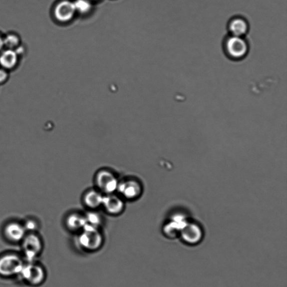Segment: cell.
I'll list each match as a JSON object with an SVG mask.
<instances>
[{
  "instance_id": "1",
  "label": "cell",
  "mask_w": 287,
  "mask_h": 287,
  "mask_svg": "<svg viewBox=\"0 0 287 287\" xmlns=\"http://www.w3.org/2000/svg\"><path fill=\"white\" fill-rule=\"evenodd\" d=\"M25 261L20 252L8 250L0 254V278L4 280L17 279Z\"/></svg>"
},
{
  "instance_id": "2",
  "label": "cell",
  "mask_w": 287,
  "mask_h": 287,
  "mask_svg": "<svg viewBox=\"0 0 287 287\" xmlns=\"http://www.w3.org/2000/svg\"><path fill=\"white\" fill-rule=\"evenodd\" d=\"M47 271L38 261L26 262L17 279L30 287L42 286L47 279Z\"/></svg>"
},
{
  "instance_id": "3",
  "label": "cell",
  "mask_w": 287,
  "mask_h": 287,
  "mask_svg": "<svg viewBox=\"0 0 287 287\" xmlns=\"http://www.w3.org/2000/svg\"><path fill=\"white\" fill-rule=\"evenodd\" d=\"M19 246L20 253L26 262L38 261L44 248L43 239L39 232H28Z\"/></svg>"
},
{
  "instance_id": "4",
  "label": "cell",
  "mask_w": 287,
  "mask_h": 287,
  "mask_svg": "<svg viewBox=\"0 0 287 287\" xmlns=\"http://www.w3.org/2000/svg\"><path fill=\"white\" fill-rule=\"evenodd\" d=\"M223 48L230 60L239 61L247 56L249 46L244 37L229 34L223 40Z\"/></svg>"
},
{
  "instance_id": "5",
  "label": "cell",
  "mask_w": 287,
  "mask_h": 287,
  "mask_svg": "<svg viewBox=\"0 0 287 287\" xmlns=\"http://www.w3.org/2000/svg\"><path fill=\"white\" fill-rule=\"evenodd\" d=\"M77 241L84 251L95 252L102 247L103 237L98 228L86 225L79 232Z\"/></svg>"
},
{
  "instance_id": "6",
  "label": "cell",
  "mask_w": 287,
  "mask_h": 287,
  "mask_svg": "<svg viewBox=\"0 0 287 287\" xmlns=\"http://www.w3.org/2000/svg\"><path fill=\"white\" fill-rule=\"evenodd\" d=\"M119 180L111 170H99L95 177V183L97 189L104 195L115 193L117 190Z\"/></svg>"
},
{
  "instance_id": "7",
  "label": "cell",
  "mask_w": 287,
  "mask_h": 287,
  "mask_svg": "<svg viewBox=\"0 0 287 287\" xmlns=\"http://www.w3.org/2000/svg\"><path fill=\"white\" fill-rule=\"evenodd\" d=\"M26 234L23 223L16 220L6 223L2 230L4 240L7 243L13 245H19Z\"/></svg>"
},
{
  "instance_id": "8",
  "label": "cell",
  "mask_w": 287,
  "mask_h": 287,
  "mask_svg": "<svg viewBox=\"0 0 287 287\" xmlns=\"http://www.w3.org/2000/svg\"><path fill=\"white\" fill-rule=\"evenodd\" d=\"M117 191L123 199L134 200L142 194L143 186L138 180L127 178L119 181Z\"/></svg>"
},
{
  "instance_id": "9",
  "label": "cell",
  "mask_w": 287,
  "mask_h": 287,
  "mask_svg": "<svg viewBox=\"0 0 287 287\" xmlns=\"http://www.w3.org/2000/svg\"><path fill=\"white\" fill-rule=\"evenodd\" d=\"M204 232L200 226L191 224L185 225L181 230L179 238L182 242L189 247H195L201 244L204 239Z\"/></svg>"
},
{
  "instance_id": "10",
  "label": "cell",
  "mask_w": 287,
  "mask_h": 287,
  "mask_svg": "<svg viewBox=\"0 0 287 287\" xmlns=\"http://www.w3.org/2000/svg\"><path fill=\"white\" fill-rule=\"evenodd\" d=\"M102 207L108 215H120L124 211L125 200L115 193L104 195Z\"/></svg>"
},
{
  "instance_id": "11",
  "label": "cell",
  "mask_w": 287,
  "mask_h": 287,
  "mask_svg": "<svg viewBox=\"0 0 287 287\" xmlns=\"http://www.w3.org/2000/svg\"><path fill=\"white\" fill-rule=\"evenodd\" d=\"M76 11L74 2L63 0L56 4L53 13L54 17L58 21L66 22L72 19Z\"/></svg>"
},
{
  "instance_id": "12",
  "label": "cell",
  "mask_w": 287,
  "mask_h": 287,
  "mask_svg": "<svg viewBox=\"0 0 287 287\" xmlns=\"http://www.w3.org/2000/svg\"><path fill=\"white\" fill-rule=\"evenodd\" d=\"M227 28L230 35L244 37L248 33L249 24L244 17L236 16L232 17L228 22Z\"/></svg>"
},
{
  "instance_id": "13",
  "label": "cell",
  "mask_w": 287,
  "mask_h": 287,
  "mask_svg": "<svg viewBox=\"0 0 287 287\" xmlns=\"http://www.w3.org/2000/svg\"><path fill=\"white\" fill-rule=\"evenodd\" d=\"M104 195L98 189L86 191L83 196L84 206L90 211H96L102 207Z\"/></svg>"
},
{
  "instance_id": "14",
  "label": "cell",
  "mask_w": 287,
  "mask_h": 287,
  "mask_svg": "<svg viewBox=\"0 0 287 287\" xmlns=\"http://www.w3.org/2000/svg\"><path fill=\"white\" fill-rule=\"evenodd\" d=\"M65 223L68 230L78 233L87 225L85 215L77 212L72 213L68 215Z\"/></svg>"
},
{
  "instance_id": "15",
  "label": "cell",
  "mask_w": 287,
  "mask_h": 287,
  "mask_svg": "<svg viewBox=\"0 0 287 287\" xmlns=\"http://www.w3.org/2000/svg\"><path fill=\"white\" fill-rule=\"evenodd\" d=\"M19 57L15 50L3 49L0 52V66L7 71L12 70L16 66Z\"/></svg>"
},
{
  "instance_id": "16",
  "label": "cell",
  "mask_w": 287,
  "mask_h": 287,
  "mask_svg": "<svg viewBox=\"0 0 287 287\" xmlns=\"http://www.w3.org/2000/svg\"><path fill=\"white\" fill-rule=\"evenodd\" d=\"M4 47L15 50L20 45V39L16 34L10 33L3 38Z\"/></svg>"
},
{
  "instance_id": "17",
  "label": "cell",
  "mask_w": 287,
  "mask_h": 287,
  "mask_svg": "<svg viewBox=\"0 0 287 287\" xmlns=\"http://www.w3.org/2000/svg\"><path fill=\"white\" fill-rule=\"evenodd\" d=\"M87 225L99 229L102 223V218L96 211H89L85 215Z\"/></svg>"
},
{
  "instance_id": "18",
  "label": "cell",
  "mask_w": 287,
  "mask_h": 287,
  "mask_svg": "<svg viewBox=\"0 0 287 287\" xmlns=\"http://www.w3.org/2000/svg\"><path fill=\"white\" fill-rule=\"evenodd\" d=\"M23 223L25 229L28 232H39L40 229L39 222L37 220L33 218H26Z\"/></svg>"
},
{
  "instance_id": "19",
  "label": "cell",
  "mask_w": 287,
  "mask_h": 287,
  "mask_svg": "<svg viewBox=\"0 0 287 287\" xmlns=\"http://www.w3.org/2000/svg\"><path fill=\"white\" fill-rule=\"evenodd\" d=\"M76 11L81 13L89 12L92 9V3L89 0H75L74 2Z\"/></svg>"
},
{
  "instance_id": "20",
  "label": "cell",
  "mask_w": 287,
  "mask_h": 287,
  "mask_svg": "<svg viewBox=\"0 0 287 287\" xmlns=\"http://www.w3.org/2000/svg\"><path fill=\"white\" fill-rule=\"evenodd\" d=\"M9 74L7 70L0 67V84H3L8 80Z\"/></svg>"
},
{
  "instance_id": "21",
  "label": "cell",
  "mask_w": 287,
  "mask_h": 287,
  "mask_svg": "<svg viewBox=\"0 0 287 287\" xmlns=\"http://www.w3.org/2000/svg\"><path fill=\"white\" fill-rule=\"evenodd\" d=\"M3 38L0 36V52H1L4 48Z\"/></svg>"
},
{
  "instance_id": "22",
  "label": "cell",
  "mask_w": 287,
  "mask_h": 287,
  "mask_svg": "<svg viewBox=\"0 0 287 287\" xmlns=\"http://www.w3.org/2000/svg\"><path fill=\"white\" fill-rule=\"evenodd\" d=\"M93 1H97V0H93Z\"/></svg>"
}]
</instances>
